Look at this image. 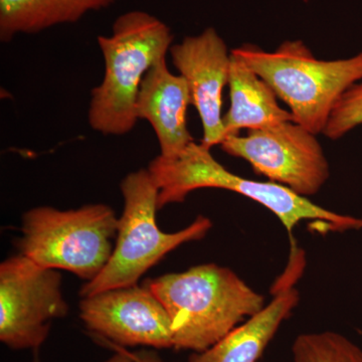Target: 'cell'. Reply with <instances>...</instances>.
<instances>
[{"label":"cell","mask_w":362,"mask_h":362,"mask_svg":"<svg viewBox=\"0 0 362 362\" xmlns=\"http://www.w3.org/2000/svg\"><path fill=\"white\" fill-rule=\"evenodd\" d=\"M145 285L165 307L177 350L204 351L266 306L263 295L216 264L166 274Z\"/></svg>","instance_id":"1"},{"label":"cell","mask_w":362,"mask_h":362,"mask_svg":"<svg viewBox=\"0 0 362 362\" xmlns=\"http://www.w3.org/2000/svg\"><path fill=\"white\" fill-rule=\"evenodd\" d=\"M147 169L158 188L159 209L185 202L194 190L218 188L266 207L277 216L290 235L301 221H311L321 233L362 230V218L329 211L279 183L247 180L230 173L202 143H190L175 159L158 156L150 161Z\"/></svg>","instance_id":"2"},{"label":"cell","mask_w":362,"mask_h":362,"mask_svg":"<svg viewBox=\"0 0 362 362\" xmlns=\"http://www.w3.org/2000/svg\"><path fill=\"white\" fill-rule=\"evenodd\" d=\"M171 28L153 14L131 11L116 18L110 35L97 39L103 54L101 84L90 92L88 121L105 136H123L134 129L136 102L147 71L166 59L173 45Z\"/></svg>","instance_id":"3"},{"label":"cell","mask_w":362,"mask_h":362,"mask_svg":"<svg viewBox=\"0 0 362 362\" xmlns=\"http://www.w3.org/2000/svg\"><path fill=\"white\" fill-rule=\"evenodd\" d=\"M232 52L271 86L294 122L316 135L323 133L338 100L362 81V52L324 61L301 40H285L274 52L251 44Z\"/></svg>","instance_id":"4"},{"label":"cell","mask_w":362,"mask_h":362,"mask_svg":"<svg viewBox=\"0 0 362 362\" xmlns=\"http://www.w3.org/2000/svg\"><path fill=\"white\" fill-rule=\"evenodd\" d=\"M120 188L124 207L114 251L101 273L83 286L80 292L83 298L137 285L139 279L168 252L181 245L204 239L213 228L209 218L199 216L183 230L162 232L156 221L158 188L147 168L126 175Z\"/></svg>","instance_id":"5"},{"label":"cell","mask_w":362,"mask_h":362,"mask_svg":"<svg viewBox=\"0 0 362 362\" xmlns=\"http://www.w3.org/2000/svg\"><path fill=\"white\" fill-rule=\"evenodd\" d=\"M118 223L113 209L103 204L68 211L35 207L23 216L18 250L37 265L89 282L111 258Z\"/></svg>","instance_id":"6"},{"label":"cell","mask_w":362,"mask_h":362,"mask_svg":"<svg viewBox=\"0 0 362 362\" xmlns=\"http://www.w3.org/2000/svg\"><path fill=\"white\" fill-rule=\"evenodd\" d=\"M220 146L300 197H313L329 180V162L317 135L294 121L249 130L246 136H228Z\"/></svg>","instance_id":"7"},{"label":"cell","mask_w":362,"mask_h":362,"mask_svg":"<svg viewBox=\"0 0 362 362\" xmlns=\"http://www.w3.org/2000/svg\"><path fill=\"white\" fill-rule=\"evenodd\" d=\"M59 270L18 254L0 264V340L11 349L37 350L54 319L68 315Z\"/></svg>","instance_id":"8"},{"label":"cell","mask_w":362,"mask_h":362,"mask_svg":"<svg viewBox=\"0 0 362 362\" xmlns=\"http://www.w3.org/2000/svg\"><path fill=\"white\" fill-rule=\"evenodd\" d=\"M80 317L88 329L117 346L173 349L170 317L146 285L84 297L80 303Z\"/></svg>","instance_id":"9"},{"label":"cell","mask_w":362,"mask_h":362,"mask_svg":"<svg viewBox=\"0 0 362 362\" xmlns=\"http://www.w3.org/2000/svg\"><path fill=\"white\" fill-rule=\"evenodd\" d=\"M173 66L185 78L202 124V144L211 149L225 140L223 89L228 85L230 51L216 28L185 37L169 51Z\"/></svg>","instance_id":"10"},{"label":"cell","mask_w":362,"mask_h":362,"mask_svg":"<svg viewBox=\"0 0 362 362\" xmlns=\"http://www.w3.org/2000/svg\"><path fill=\"white\" fill-rule=\"evenodd\" d=\"M303 252L292 245L289 263L273 287L274 298L259 313L230 331L202 352H194L187 362H257L279 328L299 303L295 284L303 273Z\"/></svg>","instance_id":"11"},{"label":"cell","mask_w":362,"mask_h":362,"mask_svg":"<svg viewBox=\"0 0 362 362\" xmlns=\"http://www.w3.org/2000/svg\"><path fill=\"white\" fill-rule=\"evenodd\" d=\"M189 105L192 97L185 78L171 73L166 59L157 62L143 78L136 112L139 120L153 128L163 158H176L194 142L187 123Z\"/></svg>","instance_id":"12"},{"label":"cell","mask_w":362,"mask_h":362,"mask_svg":"<svg viewBox=\"0 0 362 362\" xmlns=\"http://www.w3.org/2000/svg\"><path fill=\"white\" fill-rule=\"evenodd\" d=\"M228 88L230 109L223 115L226 138L240 134L243 129H263L294 121L291 112L279 105L271 86L232 51Z\"/></svg>","instance_id":"13"},{"label":"cell","mask_w":362,"mask_h":362,"mask_svg":"<svg viewBox=\"0 0 362 362\" xmlns=\"http://www.w3.org/2000/svg\"><path fill=\"white\" fill-rule=\"evenodd\" d=\"M116 0H0V40L35 35L78 23L88 13L108 8Z\"/></svg>","instance_id":"14"},{"label":"cell","mask_w":362,"mask_h":362,"mask_svg":"<svg viewBox=\"0 0 362 362\" xmlns=\"http://www.w3.org/2000/svg\"><path fill=\"white\" fill-rule=\"evenodd\" d=\"M294 362H362V349L334 331L303 333L292 346Z\"/></svg>","instance_id":"15"},{"label":"cell","mask_w":362,"mask_h":362,"mask_svg":"<svg viewBox=\"0 0 362 362\" xmlns=\"http://www.w3.org/2000/svg\"><path fill=\"white\" fill-rule=\"evenodd\" d=\"M362 125V81L350 87L331 112L322 134L338 140Z\"/></svg>","instance_id":"16"},{"label":"cell","mask_w":362,"mask_h":362,"mask_svg":"<svg viewBox=\"0 0 362 362\" xmlns=\"http://www.w3.org/2000/svg\"><path fill=\"white\" fill-rule=\"evenodd\" d=\"M112 346L120 349L121 351L124 352L126 356L129 357L133 362H164L154 351L141 350V351L129 352L122 349V347L117 346V345L112 344Z\"/></svg>","instance_id":"17"},{"label":"cell","mask_w":362,"mask_h":362,"mask_svg":"<svg viewBox=\"0 0 362 362\" xmlns=\"http://www.w3.org/2000/svg\"><path fill=\"white\" fill-rule=\"evenodd\" d=\"M117 351V354L115 356L113 357V358H111L110 361L107 362H133L131 361L129 357L126 356L124 352L121 351L120 349H115Z\"/></svg>","instance_id":"18"},{"label":"cell","mask_w":362,"mask_h":362,"mask_svg":"<svg viewBox=\"0 0 362 362\" xmlns=\"http://www.w3.org/2000/svg\"><path fill=\"white\" fill-rule=\"evenodd\" d=\"M33 362H40L39 356H37V354H35V359H33Z\"/></svg>","instance_id":"19"}]
</instances>
